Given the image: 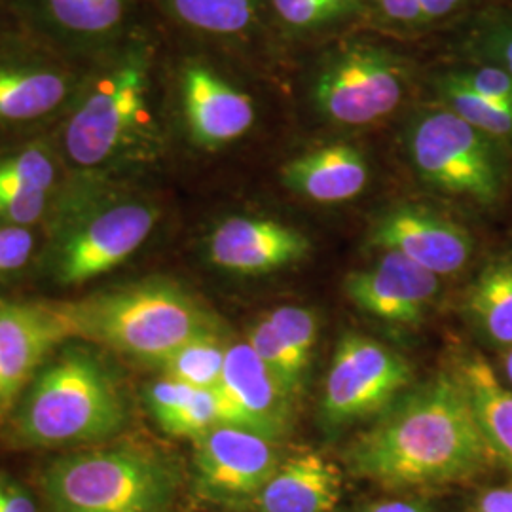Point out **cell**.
Wrapping results in <instances>:
<instances>
[{
    "instance_id": "6da1fadb",
    "label": "cell",
    "mask_w": 512,
    "mask_h": 512,
    "mask_svg": "<svg viewBox=\"0 0 512 512\" xmlns=\"http://www.w3.org/2000/svg\"><path fill=\"white\" fill-rule=\"evenodd\" d=\"M497 459L456 370L403 393L346 450L353 475L385 488L467 484Z\"/></svg>"
},
{
    "instance_id": "7a4b0ae2",
    "label": "cell",
    "mask_w": 512,
    "mask_h": 512,
    "mask_svg": "<svg viewBox=\"0 0 512 512\" xmlns=\"http://www.w3.org/2000/svg\"><path fill=\"white\" fill-rule=\"evenodd\" d=\"M52 306L71 338L154 365L186 342L219 329L211 311L169 281L133 283Z\"/></svg>"
},
{
    "instance_id": "3957f363",
    "label": "cell",
    "mask_w": 512,
    "mask_h": 512,
    "mask_svg": "<svg viewBox=\"0 0 512 512\" xmlns=\"http://www.w3.org/2000/svg\"><path fill=\"white\" fill-rule=\"evenodd\" d=\"M128 421L124 393L105 365L82 349H67L40 370L21 397L18 439L59 448L110 439Z\"/></svg>"
},
{
    "instance_id": "277c9868",
    "label": "cell",
    "mask_w": 512,
    "mask_h": 512,
    "mask_svg": "<svg viewBox=\"0 0 512 512\" xmlns=\"http://www.w3.org/2000/svg\"><path fill=\"white\" fill-rule=\"evenodd\" d=\"M42 492L50 512H167L175 475L143 448H95L50 463Z\"/></svg>"
},
{
    "instance_id": "5b68a950",
    "label": "cell",
    "mask_w": 512,
    "mask_h": 512,
    "mask_svg": "<svg viewBox=\"0 0 512 512\" xmlns=\"http://www.w3.org/2000/svg\"><path fill=\"white\" fill-rule=\"evenodd\" d=\"M418 175L435 190L494 211L512 184V147L467 124L450 109L423 114L408 133Z\"/></svg>"
},
{
    "instance_id": "8992f818",
    "label": "cell",
    "mask_w": 512,
    "mask_h": 512,
    "mask_svg": "<svg viewBox=\"0 0 512 512\" xmlns=\"http://www.w3.org/2000/svg\"><path fill=\"white\" fill-rule=\"evenodd\" d=\"M412 382V366L384 344L346 332L330 361L321 401L325 429H342L385 412Z\"/></svg>"
},
{
    "instance_id": "52a82bcc",
    "label": "cell",
    "mask_w": 512,
    "mask_h": 512,
    "mask_svg": "<svg viewBox=\"0 0 512 512\" xmlns=\"http://www.w3.org/2000/svg\"><path fill=\"white\" fill-rule=\"evenodd\" d=\"M404 76L395 57L357 46L332 59L313 84V103L344 126L372 124L399 107Z\"/></svg>"
},
{
    "instance_id": "ba28073f",
    "label": "cell",
    "mask_w": 512,
    "mask_h": 512,
    "mask_svg": "<svg viewBox=\"0 0 512 512\" xmlns=\"http://www.w3.org/2000/svg\"><path fill=\"white\" fill-rule=\"evenodd\" d=\"M147 95V71L131 61L112 73L86 99L65 133L69 158L82 167H97L114 158L141 120Z\"/></svg>"
},
{
    "instance_id": "9c48e42d",
    "label": "cell",
    "mask_w": 512,
    "mask_h": 512,
    "mask_svg": "<svg viewBox=\"0 0 512 512\" xmlns=\"http://www.w3.org/2000/svg\"><path fill=\"white\" fill-rule=\"evenodd\" d=\"M158 211L148 203H118L78 224L61 243L55 277L80 285L124 264L152 234Z\"/></svg>"
},
{
    "instance_id": "30bf717a",
    "label": "cell",
    "mask_w": 512,
    "mask_h": 512,
    "mask_svg": "<svg viewBox=\"0 0 512 512\" xmlns=\"http://www.w3.org/2000/svg\"><path fill=\"white\" fill-rule=\"evenodd\" d=\"M275 444L241 427L215 425L194 440L198 490L220 503L258 497L281 465Z\"/></svg>"
},
{
    "instance_id": "8fae6325",
    "label": "cell",
    "mask_w": 512,
    "mask_h": 512,
    "mask_svg": "<svg viewBox=\"0 0 512 512\" xmlns=\"http://www.w3.org/2000/svg\"><path fill=\"white\" fill-rule=\"evenodd\" d=\"M370 243L395 251L435 275L465 272L476 255L475 234L458 220L418 205H397L372 224Z\"/></svg>"
},
{
    "instance_id": "7c38bea8",
    "label": "cell",
    "mask_w": 512,
    "mask_h": 512,
    "mask_svg": "<svg viewBox=\"0 0 512 512\" xmlns=\"http://www.w3.org/2000/svg\"><path fill=\"white\" fill-rule=\"evenodd\" d=\"M215 393L220 423L253 431L275 442L289 433L293 397L277 384L247 342L234 344L226 351L224 372Z\"/></svg>"
},
{
    "instance_id": "4fadbf2b",
    "label": "cell",
    "mask_w": 512,
    "mask_h": 512,
    "mask_svg": "<svg viewBox=\"0 0 512 512\" xmlns=\"http://www.w3.org/2000/svg\"><path fill=\"white\" fill-rule=\"evenodd\" d=\"M71 338L54 306L0 300V418L35 380L52 349Z\"/></svg>"
},
{
    "instance_id": "5bb4252c",
    "label": "cell",
    "mask_w": 512,
    "mask_h": 512,
    "mask_svg": "<svg viewBox=\"0 0 512 512\" xmlns=\"http://www.w3.org/2000/svg\"><path fill=\"white\" fill-rule=\"evenodd\" d=\"M344 291L357 310L393 325L420 323L440 291L439 275L395 251L346 275Z\"/></svg>"
},
{
    "instance_id": "9a60e30c",
    "label": "cell",
    "mask_w": 512,
    "mask_h": 512,
    "mask_svg": "<svg viewBox=\"0 0 512 512\" xmlns=\"http://www.w3.org/2000/svg\"><path fill=\"white\" fill-rule=\"evenodd\" d=\"M311 241L300 230L272 219L232 217L220 222L207 243L209 260L226 272L264 275L302 262Z\"/></svg>"
},
{
    "instance_id": "2e32d148",
    "label": "cell",
    "mask_w": 512,
    "mask_h": 512,
    "mask_svg": "<svg viewBox=\"0 0 512 512\" xmlns=\"http://www.w3.org/2000/svg\"><path fill=\"white\" fill-rule=\"evenodd\" d=\"M183 95L188 129L200 147H224L243 137L255 122L251 97L205 67L186 69Z\"/></svg>"
},
{
    "instance_id": "e0dca14e",
    "label": "cell",
    "mask_w": 512,
    "mask_h": 512,
    "mask_svg": "<svg viewBox=\"0 0 512 512\" xmlns=\"http://www.w3.org/2000/svg\"><path fill=\"white\" fill-rule=\"evenodd\" d=\"M368 175L365 156L349 145L317 148L281 169V181L291 192L317 203L357 198L365 190Z\"/></svg>"
},
{
    "instance_id": "ac0fdd59",
    "label": "cell",
    "mask_w": 512,
    "mask_h": 512,
    "mask_svg": "<svg viewBox=\"0 0 512 512\" xmlns=\"http://www.w3.org/2000/svg\"><path fill=\"white\" fill-rule=\"evenodd\" d=\"M342 495L338 467L319 454H302L279 465L258 494L262 512H330Z\"/></svg>"
},
{
    "instance_id": "d6986e66",
    "label": "cell",
    "mask_w": 512,
    "mask_h": 512,
    "mask_svg": "<svg viewBox=\"0 0 512 512\" xmlns=\"http://www.w3.org/2000/svg\"><path fill=\"white\" fill-rule=\"evenodd\" d=\"M461 311L486 346L497 351L512 348V247L482 262L465 291Z\"/></svg>"
},
{
    "instance_id": "ffe728a7",
    "label": "cell",
    "mask_w": 512,
    "mask_h": 512,
    "mask_svg": "<svg viewBox=\"0 0 512 512\" xmlns=\"http://www.w3.org/2000/svg\"><path fill=\"white\" fill-rule=\"evenodd\" d=\"M482 435L495 456L512 467V387L482 355H467L458 368Z\"/></svg>"
},
{
    "instance_id": "44dd1931",
    "label": "cell",
    "mask_w": 512,
    "mask_h": 512,
    "mask_svg": "<svg viewBox=\"0 0 512 512\" xmlns=\"http://www.w3.org/2000/svg\"><path fill=\"white\" fill-rule=\"evenodd\" d=\"M67 95L61 74L38 69H0V120L25 122L57 109Z\"/></svg>"
},
{
    "instance_id": "7402d4cb",
    "label": "cell",
    "mask_w": 512,
    "mask_h": 512,
    "mask_svg": "<svg viewBox=\"0 0 512 512\" xmlns=\"http://www.w3.org/2000/svg\"><path fill=\"white\" fill-rule=\"evenodd\" d=\"M437 90L442 95V101L446 103V109L458 114L459 118H463L478 131L512 147L511 105L473 92L452 71L440 76Z\"/></svg>"
},
{
    "instance_id": "603a6c76",
    "label": "cell",
    "mask_w": 512,
    "mask_h": 512,
    "mask_svg": "<svg viewBox=\"0 0 512 512\" xmlns=\"http://www.w3.org/2000/svg\"><path fill=\"white\" fill-rule=\"evenodd\" d=\"M226 351L217 334L198 336L175 349L158 366L165 378L190 385L194 389H217L224 372Z\"/></svg>"
},
{
    "instance_id": "cb8c5ba5",
    "label": "cell",
    "mask_w": 512,
    "mask_h": 512,
    "mask_svg": "<svg viewBox=\"0 0 512 512\" xmlns=\"http://www.w3.org/2000/svg\"><path fill=\"white\" fill-rule=\"evenodd\" d=\"M465 50L471 61L490 63L512 76V6H490L471 25Z\"/></svg>"
},
{
    "instance_id": "d4e9b609",
    "label": "cell",
    "mask_w": 512,
    "mask_h": 512,
    "mask_svg": "<svg viewBox=\"0 0 512 512\" xmlns=\"http://www.w3.org/2000/svg\"><path fill=\"white\" fill-rule=\"evenodd\" d=\"M247 344L255 349L258 359L272 372L277 384L289 397H298L304 389L308 372L296 359L291 348L281 340L272 323L264 317L256 323L247 336Z\"/></svg>"
},
{
    "instance_id": "484cf974",
    "label": "cell",
    "mask_w": 512,
    "mask_h": 512,
    "mask_svg": "<svg viewBox=\"0 0 512 512\" xmlns=\"http://www.w3.org/2000/svg\"><path fill=\"white\" fill-rule=\"evenodd\" d=\"M188 25L217 35L243 31L255 14V0H171Z\"/></svg>"
},
{
    "instance_id": "4316f807",
    "label": "cell",
    "mask_w": 512,
    "mask_h": 512,
    "mask_svg": "<svg viewBox=\"0 0 512 512\" xmlns=\"http://www.w3.org/2000/svg\"><path fill=\"white\" fill-rule=\"evenodd\" d=\"M54 179V162L44 148H25L0 162V194L48 192Z\"/></svg>"
},
{
    "instance_id": "83f0119b",
    "label": "cell",
    "mask_w": 512,
    "mask_h": 512,
    "mask_svg": "<svg viewBox=\"0 0 512 512\" xmlns=\"http://www.w3.org/2000/svg\"><path fill=\"white\" fill-rule=\"evenodd\" d=\"M48 6L63 27L76 33H103L124 14V0H48Z\"/></svg>"
},
{
    "instance_id": "f1b7e54d",
    "label": "cell",
    "mask_w": 512,
    "mask_h": 512,
    "mask_svg": "<svg viewBox=\"0 0 512 512\" xmlns=\"http://www.w3.org/2000/svg\"><path fill=\"white\" fill-rule=\"evenodd\" d=\"M266 319L272 323L281 340L291 348L300 365L310 370L319 334L317 315L308 308L281 306L272 311Z\"/></svg>"
},
{
    "instance_id": "f546056e",
    "label": "cell",
    "mask_w": 512,
    "mask_h": 512,
    "mask_svg": "<svg viewBox=\"0 0 512 512\" xmlns=\"http://www.w3.org/2000/svg\"><path fill=\"white\" fill-rule=\"evenodd\" d=\"M196 391L198 389L169 378H164L148 387V412L152 414V418L162 431L171 435L175 423L181 418L186 404L190 403Z\"/></svg>"
},
{
    "instance_id": "4dcf8cb0",
    "label": "cell",
    "mask_w": 512,
    "mask_h": 512,
    "mask_svg": "<svg viewBox=\"0 0 512 512\" xmlns=\"http://www.w3.org/2000/svg\"><path fill=\"white\" fill-rule=\"evenodd\" d=\"M277 14L294 27H313L353 12L359 0H272Z\"/></svg>"
},
{
    "instance_id": "1f68e13d",
    "label": "cell",
    "mask_w": 512,
    "mask_h": 512,
    "mask_svg": "<svg viewBox=\"0 0 512 512\" xmlns=\"http://www.w3.org/2000/svg\"><path fill=\"white\" fill-rule=\"evenodd\" d=\"M452 73L473 92L512 107V76L507 71L490 63L469 61L465 67L454 69Z\"/></svg>"
},
{
    "instance_id": "d6a6232c",
    "label": "cell",
    "mask_w": 512,
    "mask_h": 512,
    "mask_svg": "<svg viewBox=\"0 0 512 512\" xmlns=\"http://www.w3.org/2000/svg\"><path fill=\"white\" fill-rule=\"evenodd\" d=\"M219 423V401H217L215 389H198L190 399V403L186 404L171 435L196 440Z\"/></svg>"
},
{
    "instance_id": "836d02e7",
    "label": "cell",
    "mask_w": 512,
    "mask_h": 512,
    "mask_svg": "<svg viewBox=\"0 0 512 512\" xmlns=\"http://www.w3.org/2000/svg\"><path fill=\"white\" fill-rule=\"evenodd\" d=\"M48 203V192L0 194V222L4 226H29L37 222Z\"/></svg>"
},
{
    "instance_id": "e575fe53",
    "label": "cell",
    "mask_w": 512,
    "mask_h": 512,
    "mask_svg": "<svg viewBox=\"0 0 512 512\" xmlns=\"http://www.w3.org/2000/svg\"><path fill=\"white\" fill-rule=\"evenodd\" d=\"M35 249V236L25 226H0V275L25 266Z\"/></svg>"
},
{
    "instance_id": "d590c367",
    "label": "cell",
    "mask_w": 512,
    "mask_h": 512,
    "mask_svg": "<svg viewBox=\"0 0 512 512\" xmlns=\"http://www.w3.org/2000/svg\"><path fill=\"white\" fill-rule=\"evenodd\" d=\"M0 512H37V505L16 480L0 475Z\"/></svg>"
},
{
    "instance_id": "8d00e7d4",
    "label": "cell",
    "mask_w": 512,
    "mask_h": 512,
    "mask_svg": "<svg viewBox=\"0 0 512 512\" xmlns=\"http://www.w3.org/2000/svg\"><path fill=\"white\" fill-rule=\"evenodd\" d=\"M387 18L403 23H423L427 21L418 0H376Z\"/></svg>"
},
{
    "instance_id": "74e56055",
    "label": "cell",
    "mask_w": 512,
    "mask_h": 512,
    "mask_svg": "<svg viewBox=\"0 0 512 512\" xmlns=\"http://www.w3.org/2000/svg\"><path fill=\"white\" fill-rule=\"evenodd\" d=\"M476 512H512V486L482 492L476 499Z\"/></svg>"
},
{
    "instance_id": "f35d334b",
    "label": "cell",
    "mask_w": 512,
    "mask_h": 512,
    "mask_svg": "<svg viewBox=\"0 0 512 512\" xmlns=\"http://www.w3.org/2000/svg\"><path fill=\"white\" fill-rule=\"evenodd\" d=\"M418 2L427 21L448 18L469 4V0H418Z\"/></svg>"
},
{
    "instance_id": "ab89813d",
    "label": "cell",
    "mask_w": 512,
    "mask_h": 512,
    "mask_svg": "<svg viewBox=\"0 0 512 512\" xmlns=\"http://www.w3.org/2000/svg\"><path fill=\"white\" fill-rule=\"evenodd\" d=\"M355 512H431L423 503L410 501V499H395V501H382L376 505L365 507Z\"/></svg>"
},
{
    "instance_id": "60d3db41",
    "label": "cell",
    "mask_w": 512,
    "mask_h": 512,
    "mask_svg": "<svg viewBox=\"0 0 512 512\" xmlns=\"http://www.w3.org/2000/svg\"><path fill=\"white\" fill-rule=\"evenodd\" d=\"M499 378L512 387V348L499 351V366L495 368Z\"/></svg>"
}]
</instances>
